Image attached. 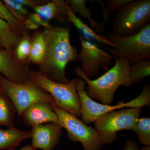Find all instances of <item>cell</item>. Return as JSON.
I'll return each instance as SVG.
<instances>
[{
  "label": "cell",
  "mask_w": 150,
  "mask_h": 150,
  "mask_svg": "<svg viewBox=\"0 0 150 150\" xmlns=\"http://www.w3.org/2000/svg\"><path fill=\"white\" fill-rule=\"evenodd\" d=\"M0 90L13 103L19 119L23 112L31 105L39 102L54 103L51 95L31 80L24 83H16L0 74Z\"/></svg>",
  "instance_id": "obj_7"
},
{
  "label": "cell",
  "mask_w": 150,
  "mask_h": 150,
  "mask_svg": "<svg viewBox=\"0 0 150 150\" xmlns=\"http://www.w3.org/2000/svg\"><path fill=\"white\" fill-rule=\"evenodd\" d=\"M21 37L6 22L0 18V44L5 50L13 52Z\"/></svg>",
  "instance_id": "obj_18"
},
{
  "label": "cell",
  "mask_w": 150,
  "mask_h": 150,
  "mask_svg": "<svg viewBox=\"0 0 150 150\" xmlns=\"http://www.w3.org/2000/svg\"><path fill=\"white\" fill-rule=\"evenodd\" d=\"M132 130L142 144L144 146H150V118H140Z\"/></svg>",
  "instance_id": "obj_24"
},
{
  "label": "cell",
  "mask_w": 150,
  "mask_h": 150,
  "mask_svg": "<svg viewBox=\"0 0 150 150\" xmlns=\"http://www.w3.org/2000/svg\"><path fill=\"white\" fill-rule=\"evenodd\" d=\"M63 128L59 123L41 124L33 127L31 146L35 150H53L60 142Z\"/></svg>",
  "instance_id": "obj_12"
},
{
  "label": "cell",
  "mask_w": 150,
  "mask_h": 150,
  "mask_svg": "<svg viewBox=\"0 0 150 150\" xmlns=\"http://www.w3.org/2000/svg\"><path fill=\"white\" fill-rule=\"evenodd\" d=\"M150 74V60H140L131 65L129 76L134 83L139 84Z\"/></svg>",
  "instance_id": "obj_22"
},
{
  "label": "cell",
  "mask_w": 150,
  "mask_h": 150,
  "mask_svg": "<svg viewBox=\"0 0 150 150\" xmlns=\"http://www.w3.org/2000/svg\"><path fill=\"white\" fill-rule=\"evenodd\" d=\"M87 2L86 0H67L66 2L73 13L79 14L88 21L91 28L97 33L100 34L106 31L105 25L103 23H98L92 18L91 11L86 6Z\"/></svg>",
  "instance_id": "obj_16"
},
{
  "label": "cell",
  "mask_w": 150,
  "mask_h": 150,
  "mask_svg": "<svg viewBox=\"0 0 150 150\" xmlns=\"http://www.w3.org/2000/svg\"><path fill=\"white\" fill-rule=\"evenodd\" d=\"M30 70L25 63L16 60L13 52L0 51V73L7 79L16 83H24L31 80Z\"/></svg>",
  "instance_id": "obj_11"
},
{
  "label": "cell",
  "mask_w": 150,
  "mask_h": 150,
  "mask_svg": "<svg viewBox=\"0 0 150 150\" xmlns=\"http://www.w3.org/2000/svg\"><path fill=\"white\" fill-rule=\"evenodd\" d=\"M142 108H125L103 114L95 121V130L102 145L110 144L118 138L121 130H132L140 118Z\"/></svg>",
  "instance_id": "obj_6"
},
{
  "label": "cell",
  "mask_w": 150,
  "mask_h": 150,
  "mask_svg": "<svg viewBox=\"0 0 150 150\" xmlns=\"http://www.w3.org/2000/svg\"><path fill=\"white\" fill-rule=\"evenodd\" d=\"M31 131H22L15 127L0 129V150H15L22 142L31 138Z\"/></svg>",
  "instance_id": "obj_15"
},
{
  "label": "cell",
  "mask_w": 150,
  "mask_h": 150,
  "mask_svg": "<svg viewBox=\"0 0 150 150\" xmlns=\"http://www.w3.org/2000/svg\"><path fill=\"white\" fill-rule=\"evenodd\" d=\"M102 35L117 46L109 49L115 59H126L131 64L140 60H150V23L134 35L120 36L111 33Z\"/></svg>",
  "instance_id": "obj_4"
},
{
  "label": "cell",
  "mask_w": 150,
  "mask_h": 150,
  "mask_svg": "<svg viewBox=\"0 0 150 150\" xmlns=\"http://www.w3.org/2000/svg\"><path fill=\"white\" fill-rule=\"evenodd\" d=\"M32 8L35 13L49 22L55 18L61 19L66 18L64 12L58 5L56 1L48 2L44 4L35 6Z\"/></svg>",
  "instance_id": "obj_20"
},
{
  "label": "cell",
  "mask_w": 150,
  "mask_h": 150,
  "mask_svg": "<svg viewBox=\"0 0 150 150\" xmlns=\"http://www.w3.org/2000/svg\"><path fill=\"white\" fill-rule=\"evenodd\" d=\"M5 50L4 49V48L2 47V46L1 45V44H0V51H2V50Z\"/></svg>",
  "instance_id": "obj_33"
},
{
  "label": "cell",
  "mask_w": 150,
  "mask_h": 150,
  "mask_svg": "<svg viewBox=\"0 0 150 150\" xmlns=\"http://www.w3.org/2000/svg\"><path fill=\"white\" fill-rule=\"evenodd\" d=\"M46 51V43L43 31H38L32 37L31 50L28 62L39 65L42 62Z\"/></svg>",
  "instance_id": "obj_19"
},
{
  "label": "cell",
  "mask_w": 150,
  "mask_h": 150,
  "mask_svg": "<svg viewBox=\"0 0 150 150\" xmlns=\"http://www.w3.org/2000/svg\"><path fill=\"white\" fill-rule=\"evenodd\" d=\"M140 150H150V146H144V147L140 149Z\"/></svg>",
  "instance_id": "obj_32"
},
{
  "label": "cell",
  "mask_w": 150,
  "mask_h": 150,
  "mask_svg": "<svg viewBox=\"0 0 150 150\" xmlns=\"http://www.w3.org/2000/svg\"><path fill=\"white\" fill-rule=\"evenodd\" d=\"M79 37L81 45L78 53V59L81 61L79 67L86 76L92 80L99 74L101 68L108 70L113 57L83 35H79Z\"/></svg>",
  "instance_id": "obj_9"
},
{
  "label": "cell",
  "mask_w": 150,
  "mask_h": 150,
  "mask_svg": "<svg viewBox=\"0 0 150 150\" xmlns=\"http://www.w3.org/2000/svg\"><path fill=\"white\" fill-rule=\"evenodd\" d=\"M32 37L27 32L21 35L18 43L13 49L14 56L21 63L25 64L30 54Z\"/></svg>",
  "instance_id": "obj_21"
},
{
  "label": "cell",
  "mask_w": 150,
  "mask_h": 150,
  "mask_svg": "<svg viewBox=\"0 0 150 150\" xmlns=\"http://www.w3.org/2000/svg\"><path fill=\"white\" fill-rule=\"evenodd\" d=\"M58 5L62 9L64 13L66 18L75 25V27L85 36L88 40H94L98 42L106 44L113 48L117 47V46L112 42L97 33L93 29L83 22L80 18L78 17L70 9L69 7L64 1H56Z\"/></svg>",
  "instance_id": "obj_14"
},
{
  "label": "cell",
  "mask_w": 150,
  "mask_h": 150,
  "mask_svg": "<svg viewBox=\"0 0 150 150\" xmlns=\"http://www.w3.org/2000/svg\"><path fill=\"white\" fill-rule=\"evenodd\" d=\"M85 82L79 79L77 91L81 103V121L86 125L94 123L100 116L116 109L135 108L136 103L134 99L129 102L121 101L114 105L98 103L88 96L86 91Z\"/></svg>",
  "instance_id": "obj_10"
},
{
  "label": "cell",
  "mask_w": 150,
  "mask_h": 150,
  "mask_svg": "<svg viewBox=\"0 0 150 150\" xmlns=\"http://www.w3.org/2000/svg\"><path fill=\"white\" fill-rule=\"evenodd\" d=\"M94 1L99 4L101 6L103 12V17H104V20H103V23L105 25L108 20L109 19V15H108V12L106 11V8H105V7L104 6V4H103V1L98 0V1Z\"/></svg>",
  "instance_id": "obj_30"
},
{
  "label": "cell",
  "mask_w": 150,
  "mask_h": 150,
  "mask_svg": "<svg viewBox=\"0 0 150 150\" xmlns=\"http://www.w3.org/2000/svg\"><path fill=\"white\" fill-rule=\"evenodd\" d=\"M57 114L58 123L62 128L66 129L68 138L70 141L80 142L84 150H100L102 144L96 130L87 126L77 116L51 104Z\"/></svg>",
  "instance_id": "obj_8"
},
{
  "label": "cell",
  "mask_w": 150,
  "mask_h": 150,
  "mask_svg": "<svg viewBox=\"0 0 150 150\" xmlns=\"http://www.w3.org/2000/svg\"><path fill=\"white\" fill-rule=\"evenodd\" d=\"M25 28L27 30H35L39 28L40 25L36 23L29 17L23 22Z\"/></svg>",
  "instance_id": "obj_28"
},
{
  "label": "cell",
  "mask_w": 150,
  "mask_h": 150,
  "mask_svg": "<svg viewBox=\"0 0 150 150\" xmlns=\"http://www.w3.org/2000/svg\"><path fill=\"white\" fill-rule=\"evenodd\" d=\"M3 1L13 15L23 24L29 15L27 9L20 0H4Z\"/></svg>",
  "instance_id": "obj_25"
},
{
  "label": "cell",
  "mask_w": 150,
  "mask_h": 150,
  "mask_svg": "<svg viewBox=\"0 0 150 150\" xmlns=\"http://www.w3.org/2000/svg\"><path fill=\"white\" fill-rule=\"evenodd\" d=\"M16 114L17 112L13 103L0 90V125L8 128L14 127L15 117Z\"/></svg>",
  "instance_id": "obj_17"
},
{
  "label": "cell",
  "mask_w": 150,
  "mask_h": 150,
  "mask_svg": "<svg viewBox=\"0 0 150 150\" xmlns=\"http://www.w3.org/2000/svg\"><path fill=\"white\" fill-rule=\"evenodd\" d=\"M29 17L38 24L42 25L45 28H48L51 26L49 22L46 21L36 13L30 15Z\"/></svg>",
  "instance_id": "obj_27"
},
{
  "label": "cell",
  "mask_w": 150,
  "mask_h": 150,
  "mask_svg": "<svg viewBox=\"0 0 150 150\" xmlns=\"http://www.w3.org/2000/svg\"><path fill=\"white\" fill-rule=\"evenodd\" d=\"M133 0H108L106 3L105 8L108 12L118 10Z\"/></svg>",
  "instance_id": "obj_26"
},
{
  "label": "cell",
  "mask_w": 150,
  "mask_h": 150,
  "mask_svg": "<svg viewBox=\"0 0 150 150\" xmlns=\"http://www.w3.org/2000/svg\"><path fill=\"white\" fill-rule=\"evenodd\" d=\"M150 22V0H133L117 10L112 33L120 36L134 35Z\"/></svg>",
  "instance_id": "obj_5"
},
{
  "label": "cell",
  "mask_w": 150,
  "mask_h": 150,
  "mask_svg": "<svg viewBox=\"0 0 150 150\" xmlns=\"http://www.w3.org/2000/svg\"><path fill=\"white\" fill-rule=\"evenodd\" d=\"M70 27L51 25L43 31L46 51L38 71L59 83L69 82L66 76V67L71 62L79 61L77 50L70 42Z\"/></svg>",
  "instance_id": "obj_1"
},
{
  "label": "cell",
  "mask_w": 150,
  "mask_h": 150,
  "mask_svg": "<svg viewBox=\"0 0 150 150\" xmlns=\"http://www.w3.org/2000/svg\"><path fill=\"white\" fill-rule=\"evenodd\" d=\"M19 150H35V149H33V147L31 145H27L23 146Z\"/></svg>",
  "instance_id": "obj_31"
},
{
  "label": "cell",
  "mask_w": 150,
  "mask_h": 150,
  "mask_svg": "<svg viewBox=\"0 0 150 150\" xmlns=\"http://www.w3.org/2000/svg\"><path fill=\"white\" fill-rule=\"evenodd\" d=\"M123 150H139V148L137 142L130 140L125 143Z\"/></svg>",
  "instance_id": "obj_29"
},
{
  "label": "cell",
  "mask_w": 150,
  "mask_h": 150,
  "mask_svg": "<svg viewBox=\"0 0 150 150\" xmlns=\"http://www.w3.org/2000/svg\"><path fill=\"white\" fill-rule=\"evenodd\" d=\"M0 18L6 22L15 32L21 36L28 32L24 25L13 15L3 2L0 1Z\"/></svg>",
  "instance_id": "obj_23"
},
{
  "label": "cell",
  "mask_w": 150,
  "mask_h": 150,
  "mask_svg": "<svg viewBox=\"0 0 150 150\" xmlns=\"http://www.w3.org/2000/svg\"><path fill=\"white\" fill-rule=\"evenodd\" d=\"M131 64L125 59H115V64L104 74L96 79H89L79 67L75 69L76 74L85 82L88 96L102 104L110 105L114 95L121 86L130 87L134 84L129 76Z\"/></svg>",
  "instance_id": "obj_2"
},
{
  "label": "cell",
  "mask_w": 150,
  "mask_h": 150,
  "mask_svg": "<svg viewBox=\"0 0 150 150\" xmlns=\"http://www.w3.org/2000/svg\"><path fill=\"white\" fill-rule=\"evenodd\" d=\"M30 76L35 85L51 95L56 106L81 118L80 100L77 91L79 79H73L67 83H59L35 70H30Z\"/></svg>",
  "instance_id": "obj_3"
},
{
  "label": "cell",
  "mask_w": 150,
  "mask_h": 150,
  "mask_svg": "<svg viewBox=\"0 0 150 150\" xmlns=\"http://www.w3.org/2000/svg\"><path fill=\"white\" fill-rule=\"evenodd\" d=\"M25 124L33 127L41 124L58 123L57 114L51 104L45 102L36 103L28 107L21 116Z\"/></svg>",
  "instance_id": "obj_13"
}]
</instances>
